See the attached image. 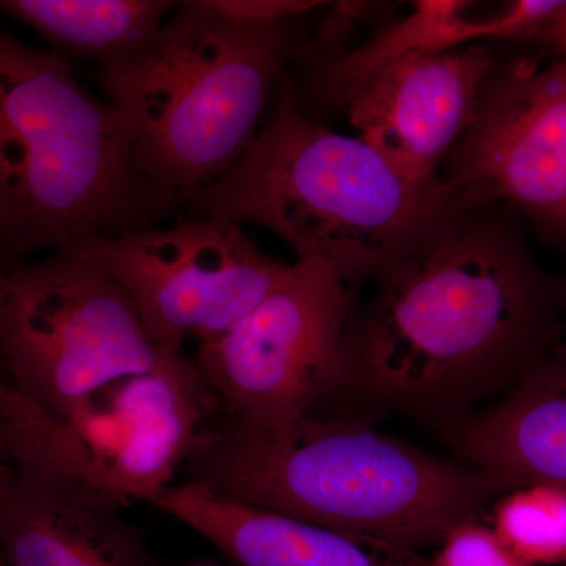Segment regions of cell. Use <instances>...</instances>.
<instances>
[{
    "instance_id": "obj_4",
    "label": "cell",
    "mask_w": 566,
    "mask_h": 566,
    "mask_svg": "<svg viewBox=\"0 0 566 566\" xmlns=\"http://www.w3.org/2000/svg\"><path fill=\"white\" fill-rule=\"evenodd\" d=\"M277 112L218 181L181 197L197 218L263 227L348 285L376 279L461 214L441 178L409 180L359 137L312 120L283 80Z\"/></svg>"
},
{
    "instance_id": "obj_16",
    "label": "cell",
    "mask_w": 566,
    "mask_h": 566,
    "mask_svg": "<svg viewBox=\"0 0 566 566\" xmlns=\"http://www.w3.org/2000/svg\"><path fill=\"white\" fill-rule=\"evenodd\" d=\"M177 2L169 0H2L0 13L39 32L63 59L107 73L140 57Z\"/></svg>"
},
{
    "instance_id": "obj_2",
    "label": "cell",
    "mask_w": 566,
    "mask_h": 566,
    "mask_svg": "<svg viewBox=\"0 0 566 566\" xmlns=\"http://www.w3.org/2000/svg\"><path fill=\"white\" fill-rule=\"evenodd\" d=\"M218 411L186 461L189 482L316 526L420 551L513 491L352 420L305 415L256 428Z\"/></svg>"
},
{
    "instance_id": "obj_19",
    "label": "cell",
    "mask_w": 566,
    "mask_h": 566,
    "mask_svg": "<svg viewBox=\"0 0 566 566\" xmlns=\"http://www.w3.org/2000/svg\"><path fill=\"white\" fill-rule=\"evenodd\" d=\"M208 3L234 22L249 25H277L326 6L316 0H208Z\"/></svg>"
},
{
    "instance_id": "obj_21",
    "label": "cell",
    "mask_w": 566,
    "mask_h": 566,
    "mask_svg": "<svg viewBox=\"0 0 566 566\" xmlns=\"http://www.w3.org/2000/svg\"><path fill=\"white\" fill-rule=\"evenodd\" d=\"M11 476H13V461H11L9 449H7L2 438H0V479L9 482Z\"/></svg>"
},
{
    "instance_id": "obj_11",
    "label": "cell",
    "mask_w": 566,
    "mask_h": 566,
    "mask_svg": "<svg viewBox=\"0 0 566 566\" xmlns=\"http://www.w3.org/2000/svg\"><path fill=\"white\" fill-rule=\"evenodd\" d=\"M218 409L199 365L178 352L93 395L69 424L93 485L150 504L172 485Z\"/></svg>"
},
{
    "instance_id": "obj_12",
    "label": "cell",
    "mask_w": 566,
    "mask_h": 566,
    "mask_svg": "<svg viewBox=\"0 0 566 566\" xmlns=\"http://www.w3.org/2000/svg\"><path fill=\"white\" fill-rule=\"evenodd\" d=\"M493 71L485 46L409 54L387 63L342 102L359 139L412 181L438 167L468 132Z\"/></svg>"
},
{
    "instance_id": "obj_3",
    "label": "cell",
    "mask_w": 566,
    "mask_h": 566,
    "mask_svg": "<svg viewBox=\"0 0 566 566\" xmlns=\"http://www.w3.org/2000/svg\"><path fill=\"white\" fill-rule=\"evenodd\" d=\"M178 207L140 172L128 112L0 24V271L163 226Z\"/></svg>"
},
{
    "instance_id": "obj_14",
    "label": "cell",
    "mask_w": 566,
    "mask_h": 566,
    "mask_svg": "<svg viewBox=\"0 0 566 566\" xmlns=\"http://www.w3.org/2000/svg\"><path fill=\"white\" fill-rule=\"evenodd\" d=\"M471 468L517 488L566 490V359L539 364L493 408L444 428Z\"/></svg>"
},
{
    "instance_id": "obj_9",
    "label": "cell",
    "mask_w": 566,
    "mask_h": 566,
    "mask_svg": "<svg viewBox=\"0 0 566 566\" xmlns=\"http://www.w3.org/2000/svg\"><path fill=\"white\" fill-rule=\"evenodd\" d=\"M69 252L114 279L155 340L172 353L226 333L292 268L260 251L243 227L208 218L95 238Z\"/></svg>"
},
{
    "instance_id": "obj_20",
    "label": "cell",
    "mask_w": 566,
    "mask_h": 566,
    "mask_svg": "<svg viewBox=\"0 0 566 566\" xmlns=\"http://www.w3.org/2000/svg\"><path fill=\"white\" fill-rule=\"evenodd\" d=\"M526 40L551 48L558 57L566 59V0L542 25L528 33Z\"/></svg>"
},
{
    "instance_id": "obj_22",
    "label": "cell",
    "mask_w": 566,
    "mask_h": 566,
    "mask_svg": "<svg viewBox=\"0 0 566 566\" xmlns=\"http://www.w3.org/2000/svg\"><path fill=\"white\" fill-rule=\"evenodd\" d=\"M11 479H13V476H11ZM10 482L11 480L7 482V480L0 479V501H2L3 494L7 493V490H9Z\"/></svg>"
},
{
    "instance_id": "obj_8",
    "label": "cell",
    "mask_w": 566,
    "mask_h": 566,
    "mask_svg": "<svg viewBox=\"0 0 566 566\" xmlns=\"http://www.w3.org/2000/svg\"><path fill=\"white\" fill-rule=\"evenodd\" d=\"M0 438L13 479L0 501L9 566H151L125 501L84 475L70 424L55 419L0 365Z\"/></svg>"
},
{
    "instance_id": "obj_10",
    "label": "cell",
    "mask_w": 566,
    "mask_h": 566,
    "mask_svg": "<svg viewBox=\"0 0 566 566\" xmlns=\"http://www.w3.org/2000/svg\"><path fill=\"white\" fill-rule=\"evenodd\" d=\"M449 158L460 210L505 200L566 238V59L491 71L474 120Z\"/></svg>"
},
{
    "instance_id": "obj_5",
    "label": "cell",
    "mask_w": 566,
    "mask_h": 566,
    "mask_svg": "<svg viewBox=\"0 0 566 566\" xmlns=\"http://www.w3.org/2000/svg\"><path fill=\"white\" fill-rule=\"evenodd\" d=\"M292 52L290 22L241 24L208 0L177 2L140 57L102 73L132 117L140 172L180 200L218 181L259 136Z\"/></svg>"
},
{
    "instance_id": "obj_17",
    "label": "cell",
    "mask_w": 566,
    "mask_h": 566,
    "mask_svg": "<svg viewBox=\"0 0 566 566\" xmlns=\"http://www.w3.org/2000/svg\"><path fill=\"white\" fill-rule=\"evenodd\" d=\"M493 531L528 566L566 565V490L517 488L494 506Z\"/></svg>"
},
{
    "instance_id": "obj_15",
    "label": "cell",
    "mask_w": 566,
    "mask_h": 566,
    "mask_svg": "<svg viewBox=\"0 0 566 566\" xmlns=\"http://www.w3.org/2000/svg\"><path fill=\"white\" fill-rule=\"evenodd\" d=\"M468 2L420 0L406 20L378 33L354 51L308 50L311 87L324 102L342 103L371 74L409 54H439L483 39L524 40L562 6V0H521L501 17L471 21L463 17Z\"/></svg>"
},
{
    "instance_id": "obj_18",
    "label": "cell",
    "mask_w": 566,
    "mask_h": 566,
    "mask_svg": "<svg viewBox=\"0 0 566 566\" xmlns=\"http://www.w3.org/2000/svg\"><path fill=\"white\" fill-rule=\"evenodd\" d=\"M431 566H528L482 520L460 524L446 536Z\"/></svg>"
},
{
    "instance_id": "obj_13",
    "label": "cell",
    "mask_w": 566,
    "mask_h": 566,
    "mask_svg": "<svg viewBox=\"0 0 566 566\" xmlns=\"http://www.w3.org/2000/svg\"><path fill=\"white\" fill-rule=\"evenodd\" d=\"M150 504L237 566H431L420 551L232 501L189 480L167 486Z\"/></svg>"
},
{
    "instance_id": "obj_6",
    "label": "cell",
    "mask_w": 566,
    "mask_h": 566,
    "mask_svg": "<svg viewBox=\"0 0 566 566\" xmlns=\"http://www.w3.org/2000/svg\"><path fill=\"white\" fill-rule=\"evenodd\" d=\"M170 353L125 290L76 253L0 271V364L62 422L93 395L153 370Z\"/></svg>"
},
{
    "instance_id": "obj_1",
    "label": "cell",
    "mask_w": 566,
    "mask_h": 566,
    "mask_svg": "<svg viewBox=\"0 0 566 566\" xmlns=\"http://www.w3.org/2000/svg\"><path fill=\"white\" fill-rule=\"evenodd\" d=\"M376 281L346 331L342 389L444 428L509 392L560 335L564 285L506 219L464 212Z\"/></svg>"
},
{
    "instance_id": "obj_23",
    "label": "cell",
    "mask_w": 566,
    "mask_h": 566,
    "mask_svg": "<svg viewBox=\"0 0 566 566\" xmlns=\"http://www.w3.org/2000/svg\"><path fill=\"white\" fill-rule=\"evenodd\" d=\"M191 566H210V565H191Z\"/></svg>"
},
{
    "instance_id": "obj_7",
    "label": "cell",
    "mask_w": 566,
    "mask_h": 566,
    "mask_svg": "<svg viewBox=\"0 0 566 566\" xmlns=\"http://www.w3.org/2000/svg\"><path fill=\"white\" fill-rule=\"evenodd\" d=\"M349 285L318 260H297L263 303L199 344L196 364L219 416L273 428L312 415L345 381Z\"/></svg>"
}]
</instances>
